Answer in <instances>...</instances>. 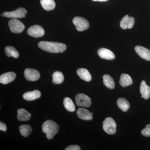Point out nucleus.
Instances as JSON below:
<instances>
[{
  "label": "nucleus",
  "instance_id": "nucleus-1",
  "mask_svg": "<svg viewBox=\"0 0 150 150\" xmlns=\"http://www.w3.org/2000/svg\"><path fill=\"white\" fill-rule=\"evenodd\" d=\"M38 46L43 51L51 53H63L67 49V46L64 43L50 41H40Z\"/></svg>",
  "mask_w": 150,
  "mask_h": 150
},
{
  "label": "nucleus",
  "instance_id": "nucleus-2",
  "mask_svg": "<svg viewBox=\"0 0 150 150\" xmlns=\"http://www.w3.org/2000/svg\"><path fill=\"white\" fill-rule=\"evenodd\" d=\"M42 130L43 133L46 134V137L48 140L54 138L59 132V127L58 124L52 120H47L43 123Z\"/></svg>",
  "mask_w": 150,
  "mask_h": 150
},
{
  "label": "nucleus",
  "instance_id": "nucleus-3",
  "mask_svg": "<svg viewBox=\"0 0 150 150\" xmlns=\"http://www.w3.org/2000/svg\"><path fill=\"white\" fill-rule=\"evenodd\" d=\"M27 13V11L25 8L21 7L13 11L3 13L1 15L8 18H21L25 17V14Z\"/></svg>",
  "mask_w": 150,
  "mask_h": 150
},
{
  "label": "nucleus",
  "instance_id": "nucleus-4",
  "mask_svg": "<svg viewBox=\"0 0 150 150\" xmlns=\"http://www.w3.org/2000/svg\"><path fill=\"white\" fill-rule=\"evenodd\" d=\"M103 128L108 134L112 135L116 132V124L113 118L108 117L105 119L103 123Z\"/></svg>",
  "mask_w": 150,
  "mask_h": 150
},
{
  "label": "nucleus",
  "instance_id": "nucleus-5",
  "mask_svg": "<svg viewBox=\"0 0 150 150\" xmlns=\"http://www.w3.org/2000/svg\"><path fill=\"white\" fill-rule=\"evenodd\" d=\"M10 30L14 33H20L24 30L25 27L22 22L17 19L12 18L8 22Z\"/></svg>",
  "mask_w": 150,
  "mask_h": 150
},
{
  "label": "nucleus",
  "instance_id": "nucleus-6",
  "mask_svg": "<svg viewBox=\"0 0 150 150\" xmlns=\"http://www.w3.org/2000/svg\"><path fill=\"white\" fill-rule=\"evenodd\" d=\"M76 104L79 106L89 107L91 105L90 98L83 93H79L75 97Z\"/></svg>",
  "mask_w": 150,
  "mask_h": 150
},
{
  "label": "nucleus",
  "instance_id": "nucleus-7",
  "mask_svg": "<svg viewBox=\"0 0 150 150\" xmlns=\"http://www.w3.org/2000/svg\"><path fill=\"white\" fill-rule=\"evenodd\" d=\"M73 23L76 26L77 30L83 31L89 27V23L86 19L81 17H76L73 20Z\"/></svg>",
  "mask_w": 150,
  "mask_h": 150
},
{
  "label": "nucleus",
  "instance_id": "nucleus-8",
  "mask_svg": "<svg viewBox=\"0 0 150 150\" xmlns=\"http://www.w3.org/2000/svg\"><path fill=\"white\" fill-rule=\"evenodd\" d=\"M27 33L32 37L40 38L42 37L45 34V30L43 27L36 25L30 27L28 30Z\"/></svg>",
  "mask_w": 150,
  "mask_h": 150
},
{
  "label": "nucleus",
  "instance_id": "nucleus-9",
  "mask_svg": "<svg viewBox=\"0 0 150 150\" xmlns=\"http://www.w3.org/2000/svg\"><path fill=\"white\" fill-rule=\"evenodd\" d=\"M24 76L28 81H35L39 79L40 74L37 70L27 68L25 70Z\"/></svg>",
  "mask_w": 150,
  "mask_h": 150
},
{
  "label": "nucleus",
  "instance_id": "nucleus-10",
  "mask_svg": "<svg viewBox=\"0 0 150 150\" xmlns=\"http://www.w3.org/2000/svg\"><path fill=\"white\" fill-rule=\"evenodd\" d=\"M134 23L135 19L133 17H129L128 15H126L121 19L120 25L122 29H131L134 26Z\"/></svg>",
  "mask_w": 150,
  "mask_h": 150
},
{
  "label": "nucleus",
  "instance_id": "nucleus-11",
  "mask_svg": "<svg viewBox=\"0 0 150 150\" xmlns=\"http://www.w3.org/2000/svg\"><path fill=\"white\" fill-rule=\"evenodd\" d=\"M135 50L141 58L148 61H150V50L143 46H136Z\"/></svg>",
  "mask_w": 150,
  "mask_h": 150
},
{
  "label": "nucleus",
  "instance_id": "nucleus-12",
  "mask_svg": "<svg viewBox=\"0 0 150 150\" xmlns=\"http://www.w3.org/2000/svg\"><path fill=\"white\" fill-rule=\"evenodd\" d=\"M98 54L100 57L103 59L112 60L115 58L114 53L107 48H100L98 51Z\"/></svg>",
  "mask_w": 150,
  "mask_h": 150
},
{
  "label": "nucleus",
  "instance_id": "nucleus-13",
  "mask_svg": "<svg viewBox=\"0 0 150 150\" xmlns=\"http://www.w3.org/2000/svg\"><path fill=\"white\" fill-rule=\"evenodd\" d=\"M16 76V74L13 72L4 73L0 76V83L3 84L10 83L15 79Z\"/></svg>",
  "mask_w": 150,
  "mask_h": 150
},
{
  "label": "nucleus",
  "instance_id": "nucleus-14",
  "mask_svg": "<svg viewBox=\"0 0 150 150\" xmlns=\"http://www.w3.org/2000/svg\"><path fill=\"white\" fill-rule=\"evenodd\" d=\"M76 114L79 118L85 121H90L93 118L91 112L85 108H79L77 111Z\"/></svg>",
  "mask_w": 150,
  "mask_h": 150
},
{
  "label": "nucleus",
  "instance_id": "nucleus-15",
  "mask_svg": "<svg viewBox=\"0 0 150 150\" xmlns=\"http://www.w3.org/2000/svg\"><path fill=\"white\" fill-rule=\"evenodd\" d=\"M41 96V93L38 90H34L32 91L28 92L23 94V98L27 101H32L39 98Z\"/></svg>",
  "mask_w": 150,
  "mask_h": 150
},
{
  "label": "nucleus",
  "instance_id": "nucleus-16",
  "mask_svg": "<svg viewBox=\"0 0 150 150\" xmlns=\"http://www.w3.org/2000/svg\"><path fill=\"white\" fill-rule=\"evenodd\" d=\"M140 92L145 99H148L150 97V87L146 83L145 81L141 83L140 87Z\"/></svg>",
  "mask_w": 150,
  "mask_h": 150
},
{
  "label": "nucleus",
  "instance_id": "nucleus-17",
  "mask_svg": "<svg viewBox=\"0 0 150 150\" xmlns=\"http://www.w3.org/2000/svg\"><path fill=\"white\" fill-rule=\"evenodd\" d=\"M77 74L79 76L81 79L89 82L91 81L92 77L91 75L89 72L88 70L84 68H81L77 70Z\"/></svg>",
  "mask_w": 150,
  "mask_h": 150
},
{
  "label": "nucleus",
  "instance_id": "nucleus-18",
  "mask_svg": "<svg viewBox=\"0 0 150 150\" xmlns=\"http://www.w3.org/2000/svg\"><path fill=\"white\" fill-rule=\"evenodd\" d=\"M17 112V118L19 121H28L31 118V114L23 108L18 109Z\"/></svg>",
  "mask_w": 150,
  "mask_h": 150
},
{
  "label": "nucleus",
  "instance_id": "nucleus-19",
  "mask_svg": "<svg viewBox=\"0 0 150 150\" xmlns=\"http://www.w3.org/2000/svg\"><path fill=\"white\" fill-rule=\"evenodd\" d=\"M119 83L123 87L128 86L133 84V81L129 75L127 74H123L120 77Z\"/></svg>",
  "mask_w": 150,
  "mask_h": 150
},
{
  "label": "nucleus",
  "instance_id": "nucleus-20",
  "mask_svg": "<svg viewBox=\"0 0 150 150\" xmlns=\"http://www.w3.org/2000/svg\"><path fill=\"white\" fill-rule=\"evenodd\" d=\"M40 3L42 7L46 11L52 10L56 7L54 0H40Z\"/></svg>",
  "mask_w": 150,
  "mask_h": 150
},
{
  "label": "nucleus",
  "instance_id": "nucleus-21",
  "mask_svg": "<svg viewBox=\"0 0 150 150\" xmlns=\"http://www.w3.org/2000/svg\"><path fill=\"white\" fill-rule=\"evenodd\" d=\"M118 107L123 112H126L130 108V105L129 101L124 98H118L117 101Z\"/></svg>",
  "mask_w": 150,
  "mask_h": 150
},
{
  "label": "nucleus",
  "instance_id": "nucleus-22",
  "mask_svg": "<svg viewBox=\"0 0 150 150\" xmlns=\"http://www.w3.org/2000/svg\"><path fill=\"white\" fill-rule=\"evenodd\" d=\"M103 81L104 84L108 88L113 89L115 88V83L113 79L110 75L105 74L103 76Z\"/></svg>",
  "mask_w": 150,
  "mask_h": 150
},
{
  "label": "nucleus",
  "instance_id": "nucleus-23",
  "mask_svg": "<svg viewBox=\"0 0 150 150\" xmlns=\"http://www.w3.org/2000/svg\"><path fill=\"white\" fill-rule=\"evenodd\" d=\"M5 52L6 55L9 57H13L16 59L19 56V54L18 51L15 48L12 46H6L5 48Z\"/></svg>",
  "mask_w": 150,
  "mask_h": 150
},
{
  "label": "nucleus",
  "instance_id": "nucleus-24",
  "mask_svg": "<svg viewBox=\"0 0 150 150\" xmlns=\"http://www.w3.org/2000/svg\"><path fill=\"white\" fill-rule=\"evenodd\" d=\"M64 106L68 111L73 112L76 110L74 103L69 98H65L64 100Z\"/></svg>",
  "mask_w": 150,
  "mask_h": 150
},
{
  "label": "nucleus",
  "instance_id": "nucleus-25",
  "mask_svg": "<svg viewBox=\"0 0 150 150\" xmlns=\"http://www.w3.org/2000/svg\"><path fill=\"white\" fill-rule=\"evenodd\" d=\"M52 77H53L52 82L53 83L55 84H59L62 83L64 80V75L61 72L59 71L55 72L52 75Z\"/></svg>",
  "mask_w": 150,
  "mask_h": 150
},
{
  "label": "nucleus",
  "instance_id": "nucleus-26",
  "mask_svg": "<svg viewBox=\"0 0 150 150\" xmlns=\"http://www.w3.org/2000/svg\"><path fill=\"white\" fill-rule=\"evenodd\" d=\"M20 132L22 136L24 137H28L32 131V128L29 125H23L20 126Z\"/></svg>",
  "mask_w": 150,
  "mask_h": 150
},
{
  "label": "nucleus",
  "instance_id": "nucleus-27",
  "mask_svg": "<svg viewBox=\"0 0 150 150\" xmlns=\"http://www.w3.org/2000/svg\"><path fill=\"white\" fill-rule=\"evenodd\" d=\"M142 134L145 137H150V124L146 125V128L142 130Z\"/></svg>",
  "mask_w": 150,
  "mask_h": 150
},
{
  "label": "nucleus",
  "instance_id": "nucleus-28",
  "mask_svg": "<svg viewBox=\"0 0 150 150\" xmlns=\"http://www.w3.org/2000/svg\"><path fill=\"white\" fill-rule=\"evenodd\" d=\"M81 149L79 146L78 145H70L65 149L66 150H80Z\"/></svg>",
  "mask_w": 150,
  "mask_h": 150
},
{
  "label": "nucleus",
  "instance_id": "nucleus-29",
  "mask_svg": "<svg viewBox=\"0 0 150 150\" xmlns=\"http://www.w3.org/2000/svg\"><path fill=\"white\" fill-rule=\"evenodd\" d=\"M0 130L1 131H4V132H5L7 130L6 125L1 121L0 122Z\"/></svg>",
  "mask_w": 150,
  "mask_h": 150
},
{
  "label": "nucleus",
  "instance_id": "nucleus-30",
  "mask_svg": "<svg viewBox=\"0 0 150 150\" xmlns=\"http://www.w3.org/2000/svg\"><path fill=\"white\" fill-rule=\"evenodd\" d=\"M108 1V0H99V1L100 2H104L106 1Z\"/></svg>",
  "mask_w": 150,
  "mask_h": 150
},
{
  "label": "nucleus",
  "instance_id": "nucleus-31",
  "mask_svg": "<svg viewBox=\"0 0 150 150\" xmlns=\"http://www.w3.org/2000/svg\"><path fill=\"white\" fill-rule=\"evenodd\" d=\"M93 1H99V0H92Z\"/></svg>",
  "mask_w": 150,
  "mask_h": 150
},
{
  "label": "nucleus",
  "instance_id": "nucleus-32",
  "mask_svg": "<svg viewBox=\"0 0 150 150\" xmlns=\"http://www.w3.org/2000/svg\"><path fill=\"white\" fill-rule=\"evenodd\" d=\"M91 115H93V112H91Z\"/></svg>",
  "mask_w": 150,
  "mask_h": 150
}]
</instances>
